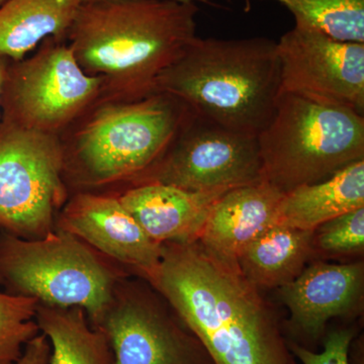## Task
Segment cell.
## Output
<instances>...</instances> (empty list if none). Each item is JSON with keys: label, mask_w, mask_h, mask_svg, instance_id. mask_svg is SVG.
<instances>
[{"label": "cell", "mask_w": 364, "mask_h": 364, "mask_svg": "<svg viewBox=\"0 0 364 364\" xmlns=\"http://www.w3.org/2000/svg\"><path fill=\"white\" fill-rule=\"evenodd\" d=\"M314 249L329 255L363 252L364 208L339 215L314 231Z\"/></svg>", "instance_id": "cell-22"}, {"label": "cell", "mask_w": 364, "mask_h": 364, "mask_svg": "<svg viewBox=\"0 0 364 364\" xmlns=\"http://www.w3.org/2000/svg\"><path fill=\"white\" fill-rule=\"evenodd\" d=\"M364 208V160L347 165L324 181L284 193L277 224L315 231L324 223Z\"/></svg>", "instance_id": "cell-16"}, {"label": "cell", "mask_w": 364, "mask_h": 364, "mask_svg": "<svg viewBox=\"0 0 364 364\" xmlns=\"http://www.w3.org/2000/svg\"><path fill=\"white\" fill-rule=\"evenodd\" d=\"M9 62L11 61L9 59L0 57V98H1L2 85H4V76H6ZM0 121H1V109H0Z\"/></svg>", "instance_id": "cell-25"}, {"label": "cell", "mask_w": 364, "mask_h": 364, "mask_svg": "<svg viewBox=\"0 0 364 364\" xmlns=\"http://www.w3.org/2000/svg\"><path fill=\"white\" fill-rule=\"evenodd\" d=\"M354 337L352 329H337L324 340L322 352H315L296 342H287L294 358L301 364H349V347Z\"/></svg>", "instance_id": "cell-23"}, {"label": "cell", "mask_w": 364, "mask_h": 364, "mask_svg": "<svg viewBox=\"0 0 364 364\" xmlns=\"http://www.w3.org/2000/svg\"><path fill=\"white\" fill-rule=\"evenodd\" d=\"M83 0H9L0 6V57L21 61L50 37L66 39Z\"/></svg>", "instance_id": "cell-18"}, {"label": "cell", "mask_w": 364, "mask_h": 364, "mask_svg": "<svg viewBox=\"0 0 364 364\" xmlns=\"http://www.w3.org/2000/svg\"><path fill=\"white\" fill-rule=\"evenodd\" d=\"M363 263L318 261L280 287V296L291 312L294 327L317 338L328 321L353 311L363 296Z\"/></svg>", "instance_id": "cell-14"}, {"label": "cell", "mask_w": 364, "mask_h": 364, "mask_svg": "<svg viewBox=\"0 0 364 364\" xmlns=\"http://www.w3.org/2000/svg\"><path fill=\"white\" fill-rule=\"evenodd\" d=\"M95 1H100V0H83V4H87V2H95ZM174 1L193 2V4H210V6H214V2H213V0H174Z\"/></svg>", "instance_id": "cell-26"}, {"label": "cell", "mask_w": 364, "mask_h": 364, "mask_svg": "<svg viewBox=\"0 0 364 364\" xmlns=\"http://www.w3.org/2000/svg\"><path fill=\"white\" fill-rule=\"evenodd\" d=\"M154 92L173 95L193 114L257 138L272 121L279 97L277 42L196 36L158 76Z\"/></svg>", "instance_id": "cell-3"}, {"label": "cell", "mask_w": 364, "mask_h": 364, "mask_svg": "<svg viewBox=\"0 0 364 364\" xmlns=\"http://www.w3.org/2000/svg\"><path fill=\"white\" fill-rule=\"evenodd\" d=\"M61 136L0 121V233L35 240L56 229L70 196Z\"/></svg>", "instance_id": "cell-8"}, {"label": "cell", "mask_w": 364, "mask_h": 364, "mask_svg": "<svg viewBox=\"0 0 364 364\" xmlns=\"http://www.w3.org/2000/svg\"><path fill=\"white\" fill-rule=\"evenodd\" d=\"M131 274L59 228L35 240L0 233V284L6 293L42 305L81 306L93 328L111 303L117 282Z\"/></svg>", "instance_id": "cell-6"}, {"label": "cell", "mask_w": 364, "mask_h": 364, "mask_svg": "<svg viewBox=\"0 0 364 364\" xmlns=\"http://www.w3.org/2000/svg\"><path fill=\"white\" fill-rule=\"evenodd\" d=\"M245 1L248 11L252 0ZM303 23L344 42L364 43V0H272Z\"/></svg>", "instance_id": "cell-20"}, {"label": "cell", "mask_w": 364, "mask_h": 364, "mask_svg": "<svg viewBox=\"0 0 364 364\" xmlns=\"http://www.w3.org/2000/svg\"><path fill=\"white\" fill-rule=\"evenodd\" d=\"M7 1H9V0H0V6H4Z\"/></svg>", "instance_id": "cell-27"}, {"label": "cell", "mask_w": 364, "mask_h": 364, "mask_svg": "<svg viewBox=\"0 0 364 364\" xmlns=\"http://www.w3.org/2000/svg\"><path fill=\"white\" fill-rule=\"evenodd\" d=\"M188 112L165 92L97 102L61 136L70 195L128 188L159 161Z\"/></svg>", "instance_id": "cell-4"}, {"label": "cell", "mask_w": 364, "mask_h": 364, "mask_svg": "<svg viewBox=\"0 0 364 364\" xmlns=\"http://www.w3.org/2000/svg\"><path fill=\"white\" fill-rule=\"evenodd\" d=\"M51 346L46 335H39L28 342L21 358L13 364H48L49 363Z\"/></svg>", "instance_id": "cell-24"}, {"label": "cell", "mask_w": 364, "mask_h": 364, "mask_svg": "<svg viewBox=\"0 0 364 364\" xmlns=\"http://www.w3.org/2000/svg\"><path fill=\"white\" fill-rule=\"evenodd\" d=\"M277 47L280 93L303 95L364 116V43L336 40L294 23Z\"/></svg>", "instance_id": "cell-10"}, {"label": "cell", "mask_w": 364, "mask_h": 364, "mask_svg": "<svg viewBox=\"0 0 364 364\" xmlns=\"http://www.w3.org/2000/svg\"><path fill=\"white\" fill-rule=\"evenodd\" d=\"M40 303L28 296L0 291V364H13L40 329L33 320Z\"/></svg>", "instance_id": "cell-21"}, {"label": "cell", "mask_w": 364, "mask_h": 364, "mask_svg": "<svg viewBox=\"0 0 364 364\" xmlns=\"http://www.w3.org/2000/svg\"><path fill=\"white\" fill-rule=\"evenodd\" d=\"M261 181L256 136L230 130L189 109L159 161L128 188L157 182L195 193H226Z\"/></svg>", "instance_id": "cell-9"}, {"label": "cell", "mask_w": 364, "mask_h": 364, "mask_svg": "<svg viewBox=\"0 0 364 364\" xmlns=\"http://www.w3.org/2000/svg\"><path fill=\"white\" fill-rule=\"evenodd\" d=\"M225 193H195L150 182L114 193L158 244L196 242L208 212Z\"/></svg>", "instance_id": "cell-15"}, {"label": "cell", "mask_w": 364, "mask_h": 364, "mask_svg": "<svg viewBox=\"0 0 364 364\" xmlns=\"http://www.w3.org/2000/svg\"><path fill=\"white\" fill-rule=\"evenodd\" d=\"M257 139L263 181L286 193L364 160V116L282 92L272 121Z\"/></svg>", "instance_id": "cell-5"}, {"label": "cell", "mask_w": 364, "mask_h": 364, "mask_svg": "<svg viewBox=\"0 0 364 364\" xmlns=\"http://www.w3.org/2000/svg\"><path fill=\"white\" fill-rule=\"evenodd\" d=\"M284 196L265 181L230 189L210 208L196 243L210 257L238 269L244 249L277 224Z\"/></svg>", "instance_id": "cell-13"}, {"label": "cell", "mask_w": 364, "mask_h": 364, "mask_svg": "<svg viewBox=\"0 0 364 364\" xmlns=\"http://www.w3.org/2000/svg\"><path fill=\"white\" fill-rule=\"evenodd\" d=\"M200 341L212 364H298L258 289L196 242L162 244L146 280Z\"/></svg>", "instance_id": "cell-1"}, {"label": "cell", "mask_w": 364, "mask_h": 364, "mask_svg": "<svg viewBox=\"0 0 364 364\" xmlns=\"http://www.w3.org/2000/svg\"><path fill=\"white\" fill-rule=\"evenodd\" d=\"M198 4L100 0L81 4L66 41L86 74L102 79V100L154 92L158 76L196 37Z\"/></svg>", "instance_id": "cell-2"}, {"label": "cell", "mask_w": 364, "mask_h": 364, "mask_svg": "<svg viewBox=\"0 0 364 364\" xmlns=\"http://www.w3.org/2000/svg\"><path fill=\"white\" fill-rule=\"evenodd\" d=\"M129 277L117 282L95 328L109 340L114 364H212L200 341Z\"/></svg>", "instance_id": "cell-11"}, {"label": "cell", "mask_w": 364, "mask_h": 364, "mask_svg": "<svg viewBox=\"0 0 364 364\" xmlns=\"http://www.w3.org/2000/svg\"><path fill=\"white\" fill-rule=\"evenodd\" d=\"M35 321L51 346L48 364H114L109 340L91 327L81 306L40 304Z\"/></svg>", "instance_id": "cell-19"}, {"label": "cell", "mask_w": 364, "mask_h": 364, "mask_svg": "<svg viewBox=\"0 0 364 364\" xmlns=\"http://www.w3.org/2000/svg\"><path fill=\"white\" fill-rule=\"evenodd\" d=\"M314 231L274 224L244 249L238 269L254 287H282L305 269L314 251Z\"/></svg>", "instance_id": "cell-17"}, {"label": "cell", "mask_w": 364, "mask_h": 364, "mask_svg": "<svg viewBox=\"0 0 364 364\" xmlns=\"http://www.w3.org/2000/svg\"><path fill=\"white\" fill-rule=\"evenodd\" d=\"M56 228L78 237L145 280L150 279L161 260L162 244L148 237L114 193H71L59 213Z\"/></svg>", "instance_id": "cell-12"}, {"label": "cell", "mask_w": 364, "mask_h": 364, "mask_svg": "<svg viewBox=\"0 0 364 364\" xmlns=\"http://www.w3.org/2000/svg\"><path fill=\"white\" fill-rule=\"evenodd\" d=\"M102 85L79 66L66 39L47 38L33 56L9 62L1 121L61 136L100 100Z\"/></svg>", "instance_id": "cell-7"}]
</instances>
